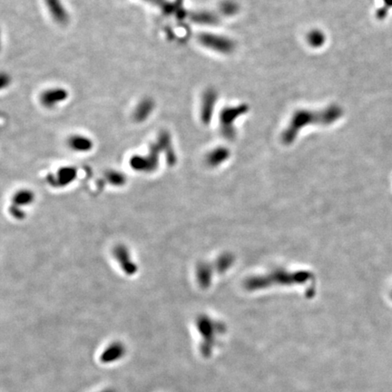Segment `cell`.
<instances>
[{
  "label": "cell",
  "instance_id": "obj_6",
  "mask_svg": "<svg viewBox=\"0 0 392 392\" xmlns=\"http://www.w3.org/2000/svg\"><path fill=\"white\" fill-rule=\"evenodd\" d=\"M49 12L55 21L62 25L69 20V15L60 0H46Z\"/></svg>",
  "mask_w": 392,
  "mask_h": 392
},
{
  "label": "cell",
  "instance_id": "obj_8",
  "mask_svg": "<svg viewBox=\"0 0 392 392\" xmlns=\"http://www.w3.org/2000/svg\"><path fill=\"white\" fill-rule=\"evenodd\" d=\"M69 147L76 151L86 152L91 150L93 147V143L89 138L83 136H71L68 140Z\"/></svg>",
  "mask_w": 392,
  "mask_h": 392
},
{
  "label": "cell",
  "instance_id": "obj_3",
  "mask_svg": "<svg viewBox=\"0 0 392 392\" xmlns=\"http://www.w3.org/2000/svg\"><path fill=\"white\" fill-rule=\"evenodd\" d=\"M248 111V107L246 105H240L234 108H224L221 113V125H222V132L224 135L232 136L234 131L233 125L234 121L239 117L240 115L245 114Z\"/></svg>",
  "mask_w": 392,
  "mask_h": 392
},
{
  "label": "cell",
  "instance_id": "obj_10",
  "mask_svg": "<svg viewBox=\"0 0 392 392\" xmlns=\"http://www.w3.org/2000/svg\"><path fill=\"white\" fill-rule=\"evenodd\" d=\"M325 36L324 34L319 30L310 31L308 35V43L310 44L312 48H320L325 42Z\"/></svg>",
  "mask_w": 392,
  "mask_h": 392
},
{
  "label": "cell",
  "instance_id": "obj_11",
  "mask_svg": "<svg viewBox=\"0 0 392 392\" xmlns=\"http://www.w3.org/2000/svg\"><path fill=\"white\" fill-rule=\"evenodd\" d=\"M221 10L223 11V14L227 16H232L237 12L238 7L233 2H223V5L221 6Z\"/></svg>",
  "mask_w": 392,
  "mask_h": 392
},
{
  "label": "cell",
  "instance_id": "obj_4",
  "mask_svg": "<svg viewBox=\"0 0 392 392\" xmlns=\"http://www.w3.org/2000/svg\"><path fill=\"white\" fill-rule=\"evenodd\" d=\"M68 97V93L64 88H53L42 93L40 102L46 107H53L54 105L65 101Z\"/></svg>",
  "mask_w": 392,
  "mask_h": 392
},
{
  "label": "cell",
  "instance_id": "obj_1",
  "mask_svg": "<svg viewBox=\"0 0 392 392\" xmlns=\"http://www.w3.org/2000/svg\"><path fill=\"white\" fill-rule=\"evenodd\" d=\"M343 115V109L337 105H331L322 111L298 110L294 113L290 125L283 134V140L292 142L299 130L308 125H331L340 119Z\"/></svg>",
  "mask_w": 392,
  "mask_h": 392
},
{
  "label": "cell",
  "instance_id": "obj_9",
  "mask_svg": "<svg viewBox=\"0 0 392 392\" xmlns=\"http://www.w3.org/2000/svg\"><path fill=\"white\" fill-rule=\"evenodd\" d=\"M190 16L191 19L196 23L204 25H216L219 23L218 16L209 12H195Z\"/></svg>",
  "mask_w": 392,
  "mask_h": 392
},
{
  "label": "cell",
  "instance_id": "obj_7",
  "mask_svg": "<svg viewBox=\"0 0 392 392\" xmlns=\"http://www.w3.org/2000/svg\"><path fill=\"white\" fill-rule=\"evenodd\" d=\"M153 110V102L151 99H144L136 106V110L134 112V118L137 122H143L148 118V116L151 114Z\"/></svg>",
  "mask_w": 392,
  "mask_h": 392
},
{
  "label": "cell",
  "instance_id": "obj_13",
  "mask_svg": "<svg viewBox=\"0 0 392 392\" xmlns=\"http://www.w3.org/2000/svg\"></svg>",
  "mask_w": 392,
  "mask_h": 392
},
{
  "label": "cell",
  "instance_id": "obj_12",
  "mask_svg": "<svg viewBox=\"0 0 392 392\" xmlns=\"http://www.w3.org/2000/svg\"><path fill=\"white\" fill-rule=\"evenodd\" d=\"M147 1H150V2H152L153 4L161 5L163 9H165L166 12H172V11H174V7H175V6L171 5V4H169L168 2H166V1H164V0H147Z\"/></svg>",
  "mask_w": 392,
  "mask_h": 392
},
{
  "label": "cell",
  "instance_id": "obj_2",
  "mask_svg": "<svg viewBox=\"0 0 392 392\" xmlns=\"http://www.w3.org/2000/svg\"><path fill=\"white\" fill-rule=\"evenodd\" d=\"M198 39L202 46L223 54L232 53L235 48V44L233 40L223 36L204 33L199 35Z\"/></svg>",
  "mask_w": 392,
  "mask_h": 392
},
{
  "label": "cell",
  "instance_id": "obj_5",
  "mask_svg": "<svg viewBox=\"0 0 392 392\" xmlns=\"http://www.w3.org/2000/svg\"><path fill=\"white\" fill-rule=\"evenodd\" d=\"M217 99V94L213 89H209L202 96L201 106V121L204 124H208L212 119V112L214 104Z\"/></svg>",
  "mask_w": 392,
  "mask_h": 392
}]
</instances>
